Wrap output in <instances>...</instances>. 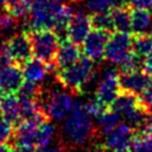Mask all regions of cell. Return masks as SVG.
<instances>
[{
    "instance_id": "29",
    "label": "cell",
    "mask_w": 152,
    "mask_h": 152,
    "mask_svg": "<svg viewBox=\"0 0 152 152\" xmlns=\"http://www.w3.org/2000/svg\"><path fill=\"white\" fill-rule=\"evenodd\" d=\"M19 20L12 15L5 7L0 10V31L1 32H7L11 30H14L18 26Z\"/></svg>"
},
{
    "instance_id": "20",
    "label": "cell",
    "mask_w": 152,
    "mask_h": 152,
    "mask_svg": "<svg viewBox=\"0 0 152 152\" xmlns=\"http://www.w3.org/2000/svg\"><path fill=\"white\" fill-rule=\"evenodd\" d=\"M114 30L118 32H131V11L128 5L116 6L110 10Z\"/></svg>"
},
{
    "instance_id": "31",
    "label": "cell",
    "mask_w": 152,
    "mask_h": 152,
    "mask_svg": "<svg viewBox=\"0 0 152 152\" xmlns=\"http://www.w3.org/2000/svg\"><path fill=\"white\" fill-rule=\"evenodd\" d=\"M84 106H86L87 110L89 112V114H90L93 118H97V116L106 109V107H104L96 97L89 100L87 103H84Z\"/></svg>"
},
{
    "instance_id": "2",
    "label": "cell",
    "mask_w": 152,
    "mask_h": 152,
    "mask_svg": "<svg viewBox=\"0 0 152 152\" xmlns=\"http://www.w3.org/2000/svg\"><path fill=\"white\" fill-rule=\"evenodd\" d=\"M95 72L94 62L86 56H81L80 59L72 65L56 70L57 81L71 93H82L86 86L93 80Z\"/></svg>"
},
{
    "instance_id": "12",
    "label": "cell",
    "mask_w": 152,
    "mask_h": 152,
    "mask_svg": "<svg viewBox=\"0 0 152 152\" xmlns=\"http://www.w3.org/2000/svg\"><path fill=\"white\" fill-rule=\"evenodd\" d=\"M91 31L90 15L82 11L74 12L65 28L66 39L80 45L83 43L88 33Z\"/></svg>"
},
{
    "instance_id": "1",
    "label": "cell",
    "mask_w": 152,
    "mask_h": 152,
    "mask_svg": "<svg viewBox=\"0 0 152 152\" xmlns=\"http://www.w3.org/2000/svg\"><path fill=\"white\" fill-rule=\"evenodd\" d=\"M62 133L64 140L71 147H81L93 140L96 135L93 116L87 110L84 103L77 102L71 112L63 119Z\"/></svg>"
},
{
    "instance_id": "39",
    "label": "cell",
    "mask_w": 152,
    "mask_h": 152,
    "mask_svg": "<svg viewBox=\"0 0 152 152\" xmlns=\"http://www.w3.org/2000/svg\"><path fill=\"white\" fill-rule=\"evenodd\" d=\"M1 116H2V115H1V110H0V118H1Z\"/></svg>"
},
{
    "instance_id": "13",
    "label": "cell",
    "mask_w": 152,
    "mask_h": 152,
    "mask_svg": "<svg viewBox=\"0 0 152 152\" xmlns=\"http://www.w3.org/2000/svg\"><path fill=\"white\" fill-rule=\"evenodd\" d=\"M23 82V70L15 63L0 68V90L2 94H15Z\"/></svg>"
},
{
    "instance_id": "10",
    "label": "cell",
    "mask_w": 152,
    "mask_h": 152,
    "mask_svg": "<svg viewBox=\"0 0 152 152\" xmlns=\"http://www.w3.org/2000/svg\"><path fill=\"white\" fill-rule=\"evenodd\" d=\"M120 89L124 93L140 95L142 91L152 87V76L144 70H135L128 72H121L119 75Z\"/></svg>"
},
{
    "instance_id": "18",
    "label": "cell",
    "mask_w": 152,
    "mask_h": 152,
    "mask_svg": "<svg viewBox=\"0 0 152 152\" xmlns=\"http://www.w3.org/2000/svg\"><path fill=\"white\" fill-rule=\"evenodd\" d=\"M1 115L11 124H19V97L14 94H2L0 96Z\"/></svg>"
},
{
    "instance_id": "4",
    "label": "cell",
    "mask_w": 152,
    "mask_h": 152,
    "mask_svg": "<svg viewBox=\"0 0 152 152\" xmlns=\"http://www.w3.org/2000/svg\"><path fill=\"white\" fill-rule=\"evenodd\" d=\"M110 109L118 113L121 118L128 121L133 128H138L141 125H145L148 114L144 109L140 100L137 95L121 91L119 96L110 104Z\"/></svg>"
},
{
    "instance_id": "7",
    "label": "cell",
    "mask_w": 152,
    "mask_h": 152,
    "mask_svg": "<svg viewBox=\"0 0 152 152\" xmlns=\"http://www.w3.org/2000/svg\"><path fill=\"white\" fill-rule=\"evenodd\" d=\"M74 100L70 94L63 90H56L48 95L43 106L48 119L63 120L72 109Z\"/></svg>"
},
{
    "instance_id": "24",
    "label": "cell",
    "mask_w": 152,
    "mask_h": 152,
    "mask_svg": "<svg viewBox=\"0 0 152 152\" xmlns=\"http://www.w3.org/2000/svg\"><path fill=\"white\" fill-rule=\"evenodd\" d=\"M128 152H152V134L146 131L135 134Z\"/></svg>"
},
{
    "instance_id": "9",
    "label": "cell",
    "mask_w": 152,
    "mask_h": 152,
    "mask_svg": "<svg viewBox=\"0 0 152 152\" xmlns=\"http://www.w3.org/2000/svg\"><path fill=\"white\" fill-rule=\"evenodd\" d=\"M134 135V128L131 125L120 122L104 134L103 145L109 152H128Z\"/></svg>"
},
{
    "instance_id": "34",
    "label": "cell",
    "mask_w": 152,
    "mask_h": 152,
    "mask_svg": "<svg viewBox=\"0 0 152 152\" xmlns=\"http://www.w3.org/2000/svg\"><path fill=\"white\" fill-rule=\"evenodd\" d=\"M8 152H39V151H36L33 147H25V146L15 145L14 147L8 148Z\"/></svg>"
},
{
    "instance_id": "21",
    "label": "cell",
    "mask_w": 152,
    "mask_h": 152,
    "mask_svg": "<svg viewBox=\"0 0 152 152\" xmlns=\"http://www.w3.org/2000/svg\"><path fill=\"white\" fill-rule=\"evenodd\" d=\"M96 122H97V128L103 134H106L121 122V116L118 113H115L113 109H108V110L104 109L96 118Z\"/></svg>"
},
{
    "instance_id": "19",
    "label": "cell",
    "mask_w": 152,
    "mask_h": 152,
    "mask_svg": "<svg viewBox=\"0 0 152 152\" xmlns=\"http://www.w3.org/2000/svg\"><path fill=\"white\" fill-rule=\"evenodd\" d=\"M152 26V15L148 10L134 8L131 12V32L134 36L145 34Z\"/></svg>"
},
{
    "instance_id": "11",
    "label": "cell",
    "mask_w": 152,
    "mask_h": 152,
    "mask_svg": "<svg viewBox=\"0 0 152 152\" xmlns=\"http://www.w3.org/2000/svg\"><path fill=\"white\" fill-rule=\"evenodd\" d=\"M108 38H109V32H104L95 28L90 31L82 43L84 56L91 59L94 63L101 62L104 58V51Z\"/></svg>"
},
{
    "instance_id": "15",
    "label": "cell",
    "mask_w": 152,
    "mask_h": 152,
    "mask_svg": "<svg viewBox=\"0 0 152 152\" xmlns=\"http://www.w3.org/2000/svg\"><path fill=\"white\" fill-rule=\"evenodd\" d=\"M40 124L31 122V121L19 122L17 125L15 129L13 131V135H12L15 145L36 148L37 137H38V128H39Z\"/></svg>"
},
{
    "instance_id": "8",
    "label": "cell",
    "mask_w": 152,
    "mask_h": 152,
    "mask_svg": "<svg viewBox=\"0 0 152 152\" xmlns=\"http://www.w3.org/2000/svg\"><path fill=\"white\" fill-rule=\"evenodd\" d=\"M121 93L120 84H119V74L114 69L106 70L97 83L95 90V97L104 106L110 107L114 100Z\"/></svg>"
},
{
    "instance_id": "35",
    "label": "cell",
    "mask_w": 152,
    "mask_h": 152,
    "mask_svg": "<svg viewBox=\"0 0 152 152\" xmlns=\"http://www.w3.org/2000/svg\"><path fill=\"white\" fill-rule=\"evenodd\" d=\"M145 131L152 134V114H150V116H147L146 122H145Z\"/></svg>"
},
{
    "instance_id": "32",
    "label": "cell",
    "mask_w": 152,
    "mask_h": 152,
    "mask_svg": "<svg viewBox=\"0 0 152 152\" xmlns=\"http://www.w3.org/2000/svg\"><path fill=\"white\" fill-rule=\"evenodd\" d=\"M127 5L133 8L152 10V0H127Z\"/></svg>"
},
{
    "instance_id": "23",
    "label": "cell",
    "mask_w": 152,
    "mask_h": 152,
    "mask_svg": "<svg viewBox=\"0 0 152 152\" xmlns=\"http://www.w3.org/2000/svg\"><path fill=\"white\" fill-rule=\"evenodd\" d=\"M90 21H91V27L95 30H100L104 32H112L114 30L110 11L93 13V15H90Z\"/></svg>"
},
{
    "instance_id": "28",
    "label": "cell",
    "mask_w": 152,
    "mask_h": 152,
    "mask_svg": "<svg viewBox=\"0 0 152 152\" xmlns=\"http://www.w3.org/2000/svg\"><path fill=\"white\" fill-rule=\"evenodd\" d=\"M121 72H128V71H135L142 69V59L141 56L132 51L120 64H119Z\"/></svg>"
},
{
    "instance_id": "38",
    "label": "cell",
    "mask_w": 152,
    "mask_h": 152,
    "mask_svg": "<svg viewBox=\"0 0 152 152\" xmlns=\"http://www.w3.org/2000/svg\"><path fill=\"white\" fill-rule=\"evenodd\" d=\"M4 5H5V4H4V0H0V10L4 8Z\"/></svg>"
},
{
    "instance_id": "3",
    "label": "cell",
    "mask_w": 152,
    "mask_h": 152,
    "mask_svg": "<svg viewBox=\"0 0 152 152\" xmlns=\"http://www.w3.org/2000/svg\"><path fill=\"white\" fill-rule=\"evenodd\" d=\"M32 48V56L50 68L55 66V57L59 46V37L51 28L44 30H31L27 32Z\"/></svg>"
},
{
    "instance_id": "16",
    "label": "cell",
    "mask_w": 152,
    "mask_h": 152,
    "mask_svg": "<svg viewBox=\"0 0 152 152\" xmlns=\"http://www.w3.org/2000/svg\"><path fill=\"white\" fill-rule=\"evenodd\" d=\"M19 119L21 121H31L40 124L45 120H49L43 106L38 100L19 97Z\"/></svg>"
},
{
    "instance_id": "22",
    "label": "cell",
    "mask_w": 152,
    "mask_h": 152,
    "mask_svg": "<svg viewBox=\"0 0 152 152\" xmlns=\"http://www.w3.org/2000/svg\"><path fill=\"white\" fill-rule=\"evenodd\" d=\"M56 134V128L55 126L49 122V120L43 121L39 125L38 128V137H37V145L36 148L38 150H45L53 140Z\"/></svg>"
},
{
    "instance_id": "6",
    "label": "cell",
    "mask_w": 152,
    "mask_h": 152,
    "mask_svg": "<svg viewBox=\"0 0 152 152\" xmlns=\"http://www.w3.org/2000/svg\"><path fill=\"white\" fill-rule=\"evenodd\" d=\"M0 48L10 56L11 61L15 64H24L32 58V48L28 33H15L7 40L2 42Z\"/></svg>"
},
{
    "instance_id": "26",
    "label": "cell",
    "mask_w": 152,
    "mask_h": 152,
    "mask_svg": "<svg viewBox=\"0 0 152 152\" xmlns=\"http://www.w3.org/2000/svg\"><path fill=\"white\" fill-rule=\"evenodd\" d=\"M152 50L151 34H138L133 37V51L141 57H145Z\"/></svg>"
},
{
    "instance_id": "17",
    "label": "cell",
    "mask_w": 152,
    "mask_h": 152,
    "mask_svg": "<svg viewBox=\"0 0 152 152\" xmlns=\"http://www.w3.org/2000/svg\"><path fill=\"white\" fill-rule=\"evenodd\" d=\"M21 70H23V76L25 81L40 84V82L45 80L50 70V66L46 63L33 57L26 61L24 64H21Z\"/></svg>"
},
{
    "instance_id": "40",
    "label": "cell",
    "mask_w": 152,
    "mask_h": 152,
    "mask_svg": "<svg viewBox=\"0 0 152 152\" xmlns=\"http://www.w3.org/2000/svg\"><path fill=\"white\" fill-rule=\"evenodd\" d=\"M151 37H152V34H151Z\"/></svg>"
},
{
    "instance_id": "30",
    "label": "cell",
    "mask_w": 152,
    "mask_h": 152,
    "mask_svg": "<svg viewBox=\"0 0 152 152\" xmlns=\"http://www.w3.org/2000/svg\"><path fill=\"white\" fill-rule=\"evenodd\" d=\"M13 135L12 124L4 116L0 118V144H6Z\"/></svg>"
},
{
    "instance_id": "27",
    "label": "cell",
    "mask_w": 152,
    "mask_h": 152,
    "mask_svg": "<svg viewBox=\"0 0 152 152\" xmlns=\"http://www.w3.org/2000/svg\"><path fill=\"white\" fill-rule=\"evenodd\" d=\"M42 93V88L38 83H32L28 81L23 82V84L20 86L19 90L17 91V94L19 95V97H24V99H33V100H38Z\"/></svg>"
},
{
    "instance_id": "36",
    "label": "cell",
    "mask_w": 152,
    "mask_h": 152,
    "mask_svg": "<svg viewBox=\"0 0 152 152\" xmlns=\"http://www.w3.org/2000/svg\"><path fill=\"white\" fill-rule=\"evenodd\" d=\"M45 152H68V150L65 147H63V146H56V147L46 150Z\"/></svg>"
},
{
    "instance_id": "5",
    "label": "cell",
    "mask_w": 152,
    "mask_h": 152,
    "mask_svg": "<svg viewBox=\"0 0 152 152\" xmlns=\"http://www.w3.org/2000/svg\"><path fill=\"white\" fill-rule=\"evenodd\" d=\"M133 51V37L127 32H115L113 34H109L106 51H104V58L113 63V64H120L131 52Z\"/></svg>"
},
{
    "instance_id": "25",
    "label": "cell",
    "mask_w": 152,
    "mask_h": 152,
    "mask_svg": "<svg viewBox=\"0 0 152 152\" xmlns=\"http://www.w3.org/2000/svg\"><path fill=\"white\" fill-rule=\"evenodd\" d=\"M121 5H127V0H86V7L93 13L107 12Z\"/></svg>"
},
{
    "instance_id": "33",
    "label": "cell",
    "mask_w": 152,
    "mask_h": 152,
    "mask_svg": "<svg viewBox=\"0 0 152 152\" xmlns=\"http://www.w3.org/2000/svg\"><path fill=\"white\" fill-rule=\"evenodd\" d=\"M142 70L150 76H152V50L142 59Z\"/></svg>"
},
{
    "instance_id": "37",
    "label": "cell",
    "mask_w": 152,
    "mask_h": 152,
    "mask_svg": "<svg viewBox=\"0 0 152 152\" xmlns=\"http://www.w3.org/2000/svg\"><path fill=\"white\" fill-rule=\"evenodd\" d=\"M0 152H8V147L5 144H0Z\"/></svg>"
},
{
    "instance_id": "14",
    "label": "cell",
    "mask_w": 152,
    "mask_h": 152,
    "mask_svg": "<svg viewBox=\"0 0 152 152\" xmlns=\"http://www.w3.org/2000/svg\"><path fill=\"white\" fill-rule=\"evenodd\" d=\"M81 57V50L77 44L69 39H63L59 43V46L55 57V70L65 69L74 63H76Z\"/></svg>"
}]
</instances>
